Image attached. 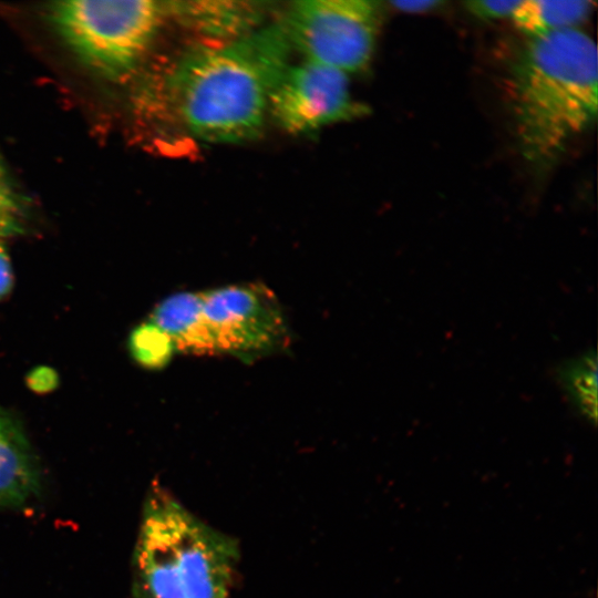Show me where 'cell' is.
Segmentation results:
<instances>
[{"label": "cell", "instance_id": "cell-1", "mask_svg": "<svg viewBox=\"0 0 598 598\" xmlns=\"http://www.w3.org/2000/svg\"><path fill=\"white\" fill-rule=\"evenodd\" d=\"M290 50L280 22L229 43L197 47L143 85L136 111L172 122L199 142L250 141L261 133Z\"/></svg>", "mask_w": 598, "mask_h": 598}, {"label": "cell", "instance_id": "cell-2", "mask_svg": "<svg viewBox=\"0 0 598 598\" xmlns=\"http://www.w3.org/2000/svg\"><path fill=\"white\" fill-rule=\"evenodd\" d=\"M597 48L578 28L527 37L509 72L518 147L537 171L550 167L596 121Z\"/></svg>", "mask_w": 598, "mask_h": 598}, {"label": "cell", "instance_id": "cell-3", "mask_svg": "<svg viewBox=\"0 0 598 598\" xmlns=\"http://www.w3.org/2000/svg\"><path fill=\"white\" fill-rule=\"evenodd\" d=\"M44 14L86 70L105 81L121 82L137 70L165 10L163 2L150 0H72L49 3Z\"/></svg>", "mask_w": 598, "mask_h": 598}, {"label": "cell", "instance_id": "cell-4", "mask_svg": "<svg viewBox=\"0 0 598 598\" xmlns=\"http://www.w3.org/2000/svg\"><path fill=\"white\" fill-rule=\"evenodd\" d=\"M381 17L377 1L305 0L291 3L280 24L306 61L348 74L371 62Z\"/></svg>", "mask_w": 598, "mask_h": 598}, {"label": "cell", "instance_id": "cell-5", "mask_svg": "<svg viewBox=\"0 0 598 598\" xmlns=\"http://www.w3.org/2000/svg\"><path fill=\"white\" fill-rule=\"evenodd\" d=\"M213 354L254 360L281 351L289 333L274 293L262 285H234L200 292Z\"/></svg>", "mask_w": 598, "mask_h": 598}, {"label": "cell", "instance_id": "cell-6", "mask_svg": "<svg viewBox=\"0 0 598 598\" xmlns=\"http://www.w3.org/2000/svg\"><path fill=\"white\" fill-rule=\"evenodd\" d=\"M268 112L285 131L302 135L367 114L368 109L353 100L347 73L303 60L281 73L270 91Z\"/></svg>", "mask_w": 598, "mask_h": 598}, {"label": "cell", "instance_id": "cell-7", "mask_svg": "<svg viewBox=\"0 0 598 598\" xmlns=\"http://www.w3.org/2000/svg\"><path fill=\"white\" fill-rule=\"evenodd\" d=\"M185 512L163 487L150 492L134 548L133 598H185L178 556Z\"/></svg>", "mask_w": 598, "mask_h": 598}, {"label": "cell", "instance_id": "cell-8", "mask_svg": "<svg viewBox=\"0 0 598 598\" xmlns=\"http://www.w3.org/2000/svg\"><path fill=\"white\" fill-rule=\"evenodd\" d=\"M178 555L185 598L228 597L239 559V548L234 538L186 509Z\"/></svg>", "mask_w": 598, "mask_h": 598}, {"label": "cell", "instance_id": "cell-9", "mask_svg": "<svg viewBox=\"0 0 598 598\" xmlns=\"http://www.w3.org/2000/svg\"><path fill=\"white\" fill-rule=\"evenodd\" d=\"M163 6L165 14L216 44L255 31L266 11L264 2L251 1H172Z\"/></svg>", "mask_w": 598, "mask_h": 598}, {"label": "cell", "instance_id": "cell-10", "mask_svg": "<svg viewBox=\"0 0 598 598\" xmlns=\"http://www.w3.org/2000/svg\"><path fill=\"white\" fill-rule=\"evenodd\" d=\"M40 468L17 421L0 406V506L25 504L40 488Z\"/></svg>", "mask_w": 598, "mask_h": 598}, {"label": "cell", "instance_id": "cell-11", "mask_svg": "<svg viewBox=\"0 0 598 598\" xmlns=\"http://www.w3.org/2000/svg\"><path fill=\"white\" fill-rule=\"evenodd\" d=\"M172 340L176 351L212 354L203 316L200 292H176L162 300L150 320Z\"/></svg>", "mask_w": 598, "mask_h": 598}, {"label": "cell", "instance_id": "cell-12", "mask_svg": "<svg viewBox=\"0 0 598 598\" xmlns=\"http://www.w3.org/2000/svg\"><path fill=\"white\" fill-rule=\"evenodd\" d=\"M587 0L520 1L512 14L515 25L527 37L574 29L585 22L594 9Z\"/></svg>", "mask_w": 598, "mask_h": 598}, {"label": "cell", "instance_id": "cell-13", "mask_svg": "<svg viewBox=\"0 0 598 598\" xmlns=\"http://www.w3.org/2000/svg\"><path fill=\"white\" fill-rule=\"evenodd\" d=\"M559 375L564 389L581 415L596 421L597 364L595 353L584 354L565 364Z\"/></svg>", "mask_w": 598, "mask_h": 598}, {"label": "cell", "instance_id": "cell-14", "mask_svg": "<svg viewBox=\"0 0 598 598\" xmlns=\"http://www.w3.org/2000/svg\"><path fill=\"white\" fill-rule=\"evenodd\" d=\"M31 213L30 199L14 183L0 152V239L24 235Z\"/></svg>", "mask_w": 598, "mask_h": 598}, {"label": "cell", "instance_id": "cell-15", "mask_svg": "<svg viewBox=\"0 0 598 598\" xmlns=\"http://www.w3.org/2000/svg\"><path fill=\"white\" fill-rule=\"evenodd\" d=\"M128 347L135 361L147 369L163 368L176 352L169 337L151 321L132 331Z\"/></svg>", "mask_w": 598, "mask_h": 598}, {"label": "cell", "instance_id": "cell-16", "mask_svg": "<svg viewBox=\"0 0 598 598\" xmlns=\"http://www.w3.org/2000/svg\"><path fill=\"white\" fill-rule=\"evenodd\" d=\"M522 0H474L465 2L466 9L482 20L512 17Z\"/></svg>", "mask_w": 598, "mask_h": 598}, {"label": "cell", "instance_id": "cell-17", "mask_svg": "<svg viewBox=\"0 0 598 598\" xmlns=\"http://www.w3.org/2000/svg\"><path fill=\"white\" fill-rule=\"evenodd\" d=\"M13 286V271L9 254L0 239V300L6 298Z\"/></svg>", "mask_w": 598, "mask_h": 598}, {"label": "cell", "instance_id": "cell-18", "mask_svg": "<svg viewBox=\"0 0 598 598\" xmlns=\"http://www.w3.org/2000/svg\"><path fill=\"white\" fill-rule=\"evenodd\" d=\"M28 381L32 390L45 392L56 385L58 375L53 370L41 367L30 373Z\"/></svg>", "mask_w": 598, "mask_h": 598}, {"label": "cell", "instance_id": "cell-19", "mask_svg": "<svg viewBox=\"0 0 598 598\" xmlns=\"http://www.w3.org/2000/svg\"><path fill=\"white\" fill-rule=\"evenodd\" d=\"M390 6H392L394 9L410 12V13H420L433 10L442 4H444V1L440 0H413V1H390Z\"/></svg>", "mask_w": 598, "mask_h": 598}]
</instances>
